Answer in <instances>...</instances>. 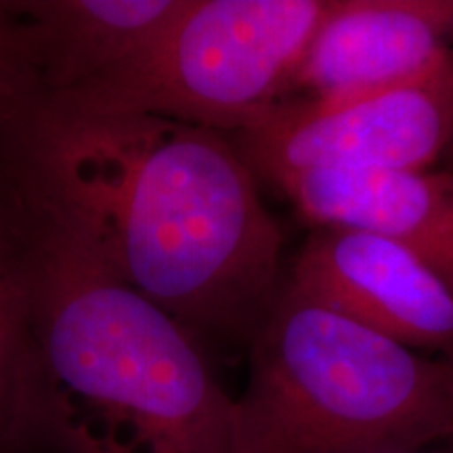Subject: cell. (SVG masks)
<instances>
[{
    "mask_svg": "<svg viewBox=\"0 0 453 453\" xmlns=\"http://www.w3.org/2000/svg\"><path fill=\"white\" fill-rule=\"evenodd\" d=\"M0 143L26 189L203 347L246 349L283 283V234L229 134L24 99Z\"/></svg>",
    "mask_w": 453,
    "mask_h": 453,
    "instance_id": "obj_1",
    "label": "cell"
},
{
    "mask_svg": "<svg viewBox=\"0 0 453 453\" xmlns=\"http://www.w3.org/2000/svg\"><path fill=\"white\" fill-rule=\"evenodd\" d=\"M19 185L27 203V449L234 453L235 396L208 349Z\"/></svg>",
    "mask_w": 453,
    "mask_h": 453,
    "instance_id": "obj_2",
    "label": "cell"
},
{
    "mask_svg": "<svg viewBox=\"0 0 453 453\" xmlns=\"http://www.w3.org/2000/svg\"><path fill=\"white\" fill-rule=\"evenodd\" d=\"M453 443V361L357 324L283 277L248 347L234 453H418Z\"/></svg>",
    "mask_w": 453,
    "mask_h": 453,
    "instance_id": "obj_3",
    "label": "cell"
},
{
    "mask_svg": "<svg viewBox=\"0 0 453 453\" xmlns=\"http://www.w3.org/2000/svg\"><path fill=\"white\" fill-rule=\"evenodd\" d=\"M327 0H183L137 55L67 95L88 113H147L231 134L290 97Z\"/></svg>",
    "mask_w": 453,
    "mask_h": 453,
    "instance_id": "obj_4",
    "label": "cell"
},
{
    "mask_svg": "<svg viewBox=\"0 0 453 453\" xmlns=\"http://www.w3.org/2000/svg\"><path fill=\"white\" fill-rule=\"evenodd\" d=\"M453 133V50L388 87L290 97L229 134L260 185L315 170H426Z\"/></svg>",
    "mask_w": 453,
    "mask_h": 453,
    "instance_id": "obj_5",
    "label": "cell"
},
{
    "mask_svg": "<svg viewBox=\"0 0 453 453\" xmlns=\"http://www.w3.org/2000/svg\"><path fill=\"white\" fill-rule=\"evenodd\" d=\"M286 280L416 353L453 361V290L416 254L372 234L313 229Z\"/></svg>",
    "mask_w": 453,
    "mask_h": 453,
    "instance_id": "obj_6",
    "label": "cell"
},
{
    "mask_svg": "<svg viewBox=\"0 0 453 453\" xmlns=\"http://www.w3.org/2000/svg\"><path fill=\"white\" fill-rule=\"evenodd\" d=\"M451 36L453 0H327L290 97H336L410 81L449 53Z\"/></svg>",
    "mask_w": 453,
    "mask_h": 453,
    "instance_id": "obj_7",
    "label": "cell"
},
{
    "mask_svg": "<svg viewBox=\"0 0 453 453\" xmlns=\"http://www.w3.org/2000/svg\"><path fill=\"white\" fill-rule=\"evenodd\" d=\"M313 229H349L399 243L453 290V170H315L277 180Z\"/></svg>",
    "mask_w": 453,
    "mask_h": 453,
    "instance_id": "obj_8",
    "label": "cell"
},
{
    "mask_svg": "<svg viewBox=\"0 0 453 453\" xmlns=\"http://www.w3.org/2000/svg\"><path fill=\"white\" fill-rule=\"evenodd\" d=\"M30 78V97L50 99L97 81L137 55L183 0H7Z\"/></svg>",
    "mask_w": 453,
    "mask_h": 453,
    "instance_id": "obj_9",
    "label": "cell"
},
{
    "mask_svg": "<svg viewBox=\"0 0 453 453\" xmlns=\"http://www.w3.org/2000/svg\"><path fill=\"white\" fill-rule=\"evenodd\" d=\"M27 304V203L0 145V453L27 451L24 367Z\"/></svg>",
    "mask_w": 453,
    "mask_h": 453,
    "instance_id": "obj_10",
    "label": "cell"
},
{
    "mask_svg": "<svg viewBox=\"0 0 453 453\" xmlns=\"http://www.w3.org/2000/svg\"><path fill=\"white\" fill-rule=\"evenodd\" d=\"M30 78L21 55L13 15L0 0V116L30 97Z\"/></svg>",
    "mask_w": 453,
    "mask_h": 453,
    "instance_id": "obj_11",
    "label": "cell"
},
{
    "mask_svg": "<svg viewBox=\"0 0 453 453\" xmlns=\"http://www.w3.org/2000/svg\"><path fill=\"white\" fill-rule=\"evenodd\" d=\"M443 168H451L453 170V133H451V141H449V147H447V154L443 157V164H441Z\"/></svg>",
    "mask_w": 453,
    "mask_h": 453,
    "instance_id": "obj_12",
    "label": "cell"
},
{
    "mask_svg": "<svg viewBox=\"0 0 453 453\" xmlns=\"http://www.w3.org/2000/svg\"><path fill=\"white\" fill-rule=\"evenodd\" d=\"M418 453H453V443L439 447V449H426V451H418Z\"/></svg>",
    "mask_w": 453,
    "mask_h": 453,
    "instance_id": "obj_13",
    "label": "cell"
}]
</instances>
